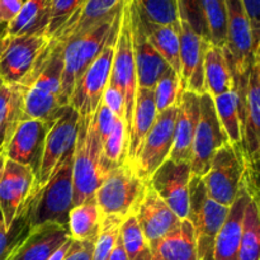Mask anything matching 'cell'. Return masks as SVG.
I'll return each instance as SVG.
<instances>
[{"mask_svg": "<svg viewBox=\"0 0 260 260\" xmlns=\"http://www.w3.org/2000/svg\"><path fill=\"white\" fill-rule=\"evenodd\" d=\"M135 217H136L151 250L162 238L172 233L180 222L179 217L155 193L149 183H147L144 196L137 206Z\"/></svg>", "mask_w": 260, "mask_h": 260, "instance_id": "obj_19", "label": "cell"}, {"mask_svg": "<svg viewBox=\"0 0 260 260\" xmlns=\"http://www.w3.org/2000/svg\"><path fill=\"white\" fill-rule=\"evenodd\" d=\"M71 240H73L71 238L69 239V240H66L65 243H63L62 245H61L60 248L57 249V250L53 251L52 255H51L47 260H63V258H65V255H66V253H68L69 248H70V245H71Z\"/></svg>", "mask_w": 260, "mask_h": 260, "instance_id": "obj_49", "label": "cell"}, {"mask_svg": "<svg viewBox=\"0 0 260 260\" xmlns=\"http://www.w3.org/2000/svg\"><path fill=\"white\" fill-rule=\"evenodd\" d=\"M190 179L192 170L189 162H175L167 159L155 170L147 183L179 220H185L189 212Z\"/></svg>", "mask_w": 260, "mask_h": 260, "instance_id": "obj_16", "label": "cell"}, {"mask_svg": "<svg viewBox=\"0 0 260 260\" xmlns=\"http://www.w3.org/2000/svg\"><path fill=\"white\" fill-rule=\"evenodd\" d=\"M177 112L178 106H174L157 113L151 129L142 142L136 160L129 167L145 182H149L155 170L169 157L174 141Z\"/></svg>", "mask_w": 260, "mask_h": 260, "instance_id": "obj_14", "label": "cell"}, {"mask_svg": "<svg viewBox=\"0 0 260 260\" xmlns=\"http://www.w3.org/2000/svg\"><path fill=\"white\" fill-rule=\"evenodd\" d=\"M203 15L211 45L226 48L228 38V12L225 0H202Z\"/></svg>", "mask_w": 260, "mask_h": 260, "instance_id": "obj_34", "label": "cell"}, {"mask_svg": "<svg viewBox=\"0 0 260 260\" xmlns=\"http://www.w3.org/2000/svg\"><path fill=\"white\" fill-rule=\"evenodd\" d=\"M101 210L95 198L85 201L75 206L69 212L68 230L74 240H89L96 239L102 226Z\"/></svg>", "mask_w": 260, "mask_h": 260, "instance_id": "obj_32", "label": "cell"}, {"mask_svg": "<svg viewBox=\"0 0 260 260\" xmlns=\"http://www.w3.org/2000/svg\"><path fill=\"white\" fill-rule=\"evenodd\" d=\"M48 124L38 119H23L9 140L4 155L8 159L30 168L37 175Z\"/></svg>", "mask_w": 260, "mask_h": 260, "instance_id": "obj_20", "label": "cell"}, {"mask_svg": "<svg viewBox=\"0 0 260 260\" xmlns=\"http://www.w3.org/2000/svg\"><path fill=\"white\" fill-rule=\"evenodd\" d=\"M246 168L241 147L230 142L222 145L213 154L210 168L202 177L208 197L218 205L230 207L240 189Z\"/></svg>", "mask_w": 260, "mask_h": 260, "instance_id": "obj_8", "label": "cell"}, {"mask_svg": "<svg viewBox=\"0 0 260 260\" xmlns=\"http://www.w3.org/2000/svg\"><path fill=\"white\" fill-rule=\"evenodd\" d=\"M205 90L212 98L228 93L235 86V79L226 56L225 48L210 45L205 55L203 65Z\"/></svg>", "mask_w": 260, "mask_h": 260, "instance_id": "obj_29", "label": "cell"}, {"mask_svg": "<svg viewBox=\"0 0 260 260\" xmlns=\"http://www.w3.org/2000/svg\"><path fill=\"white\" fill-rule=\"evenodd\" d=\"M122 245L128 260H152V253L135 215L123 220L119 230Z\"/></svg>", "mask_w": 260, "mask_h": 260, "instance_id": "obj_35", "label": "cell"}, {"mask_svg": "<svg viewBox=\"0 0 260 260\" xmlns=\"http://www.w3.org/2000/svg\"><path fill=\"white\" fill-rule=\"evenodd\" d=\"M51 38L47 35L7 36L0 46V79L5 85L24 88L47 56Z\"/></svg>", "mask_w": 260, "mask_h": 260, "instance_id": "obj_5", "label": "cell"}, {"mask_svg": "<svg viewBox=\"0 0 260 260\" xmlns=\"http://www.w3.org/2000/svg\"><path fill=\"white\" fill-rule=\"evenodd\" d=\"M139 12L150 22L162 25H179L177 0H135Z\"/></svg>", "mask_w": 260, "mask_h": 260, "instance_id": "obj_38", "label": "cell"}, {"mask_svg": "<svg viewBox=\"0 0 260 260\" xmlns=\"http://www.w3.org/2000/svg\"><path fill=\"white\" fill-rule=\"evenodd\" d=\"M179 24L180 94L185 90L197 94L206 93L203 65L206 51L211 43L197 35L185 22L180 20Z\"/></svg>", "mask_w": 260, "mask_h": 260, "instance_id": "obj_18", "label": "cell"}, {"mask_svg": "<svg viewBox=\"0 0 260 260\" xmlns=\"http://www.w3.org/2000/svg\"><path fill=\"white\" fill-rule=\"evenodd\" d=\"M23 86H0V155L4 154L18 124L23 121Z\"/></svg>", "mask_w": 260, "mask_h": 260, "instance_id": "obj_31", "label": "cell"}, {"mask_svg": "<svg viewBox=\"0 0 260 260\" xmlns=\"http://www.w3.org/2000/svg\"><path fill=\"white\" fill-rule=\"evenodd\" d=\"M180 96L182 94H180L179 76L169 68L160 76L154 88L155 107L157 113H161L170 107L178 106Z\"/></svg>", "mask_w": 260, "mask_h": 260, "instance_id": "obj_39", "label": "cell"}, {"mask_svg": "<svg viewBox=\"0 0 260 260\" xmlns=\"http://www.w3.org/2000/svg\"><path fill=\"white\" fill-rule=\"evenodd\" d=\"M152 260H156V259H154V258H152Z\"/></svg>", "mask_w": 260, "mask_h": 260, "instance_id": "obj_53", "label": "cell"}, {"mask_svg": "<svg viewBox=\"0 0 260 260\" xmlns=\"http://www.w3.org/2000/svg\"><path fill=\"white\" fill-rule=\"evenodd\" d=\"M73 155L74 149L28 202L27 213L32 229L45 223L68 228L69 212L73 208Z\"/></svg>", "mask_w": 260, "mask_h": 260, "instance_id": "obj_3", "label": "cell"}, {"mask_svg": "<svg viewBox=\"0 0 260 260\" xmlns=\"http://www.w3.org/2000/svg\"><path fill=\"white\" fill-rule=\"evenodd\" d=\"M0 220H2V216H0Z\"/></svg>", "mask_w": 260, "mask_h": 260, "instance_id": "obj_52", "label": "cell"}, {"mask_svg": "<svg viewBox=\"0 0 260 260\" xmlns=\"http://www.w3.org/2000/svg\"><path fill=\"white\" fill-rule=\"evenodd\" d=\"M62 45L51 40L50 50L41 68L24 86L23 119H38L50 126L65 108L61 101Z\"/></svg>", "mask_w": 260, "mask_h": 260, "instance_id": "obj_1", "label": "cell"}, {"mask_svg": "<svg viewBox=\"0 0 260 260\" xmlns=\"http://www.w3.org/2000/svg\"><path fill=\"white\" fill-rule=\"evenodd\" d=\"M229 142L215 109L213 98L208 93L200 94V118L196 127L190 157L193 177L202 178L210 168L213 154Z\"/></svg>", "mask_w": 260, "mask_h": 260, "instance_id": "obj_13", "label": "cell"}, {"mask_svg": "<svg viewBox=\"0 0 260 260\" xmlns=\"http://www.w3.org/2000/svg\"><path fill=\"white\" fill-rule=\"evenodd\" d=\"M129 28H131L132 52L136 66L137 88L154 89L160 76L169 69V65L159 55L145 35L140 23L137 8L134 0H127Z\"/></svg>", "mask_w": 260, "mask_h": 260, "instance_id": "obj_17", "label": "cell"}, {"mask_svg": "<svg viewBox=\"0 0 260 260\" xmlns=\"http://www.w3.org/2000/svg\"><path fill=\"white\" fill-rule=\"evenodd\" d=\"M51 0H24L17 17L7 25V36L47 35Z\"/></svg>", "mask_w": 260, "mask_h": 260, "instance_id": "obj_30", "label": "cell"}, {"mask_svg": "<svg viewBox=\"0 0 260 260\" xmlns=\"http://www.w3.org/2000/svg\"><path fill=\"white\" fill-rule=\"evenodd\" d=\"M83 3L84 0H51L50 24L47 30L48 37H55L56 33L78 12Z\"/></svg>", "mask_w": 260, "mask_h": 260, "instance_id": "obj_42", "label": "cell"}, {"mask_svg": "<svg viewBox=\"0 0 260 260\" xmlns=\"http://www.w3.org/2000/svg\"><path fill=\"white\" fill-rule=\"evenodd\" d=\"M5 28H7V25H0V46H2L3 36L5 35Z\"/></svg>", "mask_w": 260, "mask_h": 260, "instance_id": "obj_50", "label": "cell"}, {"mask_svg": "<svg viewBox=\"0 0 260 260\" xmlns=\"http://www.w3.org/2000/svg\"><path fill=\"white\" fill-rule=\"evenodd\" d=\"M241 4L250 20L255 46L260 47V0H241Z\"/></svg>", "mask_w": 260, "mask_h": 260, "instance_id": "obj_46", "label": "cell"}, {"mask_svg": "<svg viewBox=\"0 0 260 260\" xmlns=\"http://www.w3.org/2000/svg\"><path fill=\"white\" fill-rule=\"evenodd\" d=\"M118 28L119 23L112 32L108 42L106 43L98 57L89 65V68L84 71L83 75L74 85L73 93L69 99V106L73 107L81 118L93 116L101 104L102 96L109 83Z\"/></svg>", "mask_w": 260, "mask_h": 260, "instance_id": "obj_9", "label": "cell"}, {"mask_svg": "<svg viewBox=\"0 0 260 260\" xmlns=\"http://www.w3.org/2000/svg\"><path fill=\"white\" fill-rule=\"evenodd\" d=\"M147 182L142 180L126 162L109 170L94 194L102 216L126 218L135 215Z\"/></svg>", "mask_w": 260, "mask_h": 260, "instance_id": "obj_7", "label": "cell"}, {"mask_svg": "<svg viewBox=\"0 0 260 260\" xmlns=\"http://www.w3.org/2000/svg\"><path fill=\"white\" fill-rule=\"evenodd\" d=\"M123 218L117 216H104L102 218V226L94 243V250L91 260H108L113 246L119 236V230Z\"/></svg>", "mask_w": 260, "mask_h": 260, "instance_id": "obj_40", "label": "cell"}, {"mask_svg": "<svg viewBox=\"0 0 260 260\" xmlns=\"http://www.w3.org/2000/svg\"><path fill=\"white\" fill-rule=\"evenodd\" d=\"M249 200L244 208L239 260H260V212L258 183L244 177Z\"/></svg>", "mask_w": 260, "mask_h": 260, "instance_id": "obj_26", "label": "cell"}, {"mask_svg": "<svg viewBox=\"0 0 260 260\" xmlns=\"http://www.w3.org/2000/svg\"><path fill=\"white\" fill-rule=\"evenodd\" d=\"M109 83L113 84L121 91L122 95H123L124 123H126L127 139H128L129 126H131L132 114H134L135 102H136L137 76L136 66H135L134 60V52H132L131 28H129L127 2L124 4L123 9H122L118 35H117L116 46H114V55L113 61H112Z\"/></svg>", "mask_w": 260, "mask_h": 260, "instance_id": "obj_10", "label": "cell"}, {"mask_svg": "<svg viewBox=\"0 0 260 260\" xmlns=\"http://www.w3.org/2000/svg\"><path fill=\"white\" fill-rule=\"evenodd\" d=\"M79 123H80V116L78 112L73 107L66 106L57 118L48 126L40 168L36 175V183H37L36 189L42 187L50 179L61 160L74 149L78 136Z\"/></svg>", "mask_w": 260, "mask_h": 260, "instance_id": "obj_12", "label": "cell"}, {"mask_svg": "<svg viewBox=\"0 0 260 260\" xmlns=\"http://www.w3.org/2000/svg\"><path fill=\"white\" fill-rule=\"evenodd\" d=\"M94 243H95V239H89V240H74L73 239L63 260H91Z\"/></svg>", "mask_w": 260, "mask_h": 260, "instance_id": "obj_45", "label": "cell"}, {"mask_svg": "<svg viewBox=\"0 0 260 260\" xmlns=\"http://www.w3.org/2000/svg\"><path fill=\"white\" fill-rule=\"evenodd\" d=\"M124 7V5H123ZM123 9V8H122ZM122 9L117 14L107 18L86 33L70 38L62 45V80H61V101L69 106V99L73 93L76 80L98 57L108 42L112 32L121 19Z\"/></svg>", "mask_w": 260, "mask_h": 260, "instance_id": "obj_4", "label": "cell"}, {"mask_svg": "<svg viewBox=\"0 0 260 260\" xmlns=\"http://www.w3.org/2000/svg\"><path fill=\"white\" fill-rule=\"evenodd\" d=\"M200 118V94L185 90L178 103L174 124V141L168 159L175 162H189L196 127Z\"/></svg>", "mask_w": 260, "mask_h": 260, "instance_id": "obj_21", "label": "cell"}, {"mask_svg": "<svg viewBox=\"0 0 260 260\" xmlns=\"http://www.w3.org/2000/svg\"><path fill=\"white\" fill-rule=\"evenodd\" d=\"M229 208L218 205L207 196L202 178L193 177L189 184V212L188 220L194 231L198 260H215V241L222 228Z\"/></svg>", "mask_w": 260, "mask_h": 260, "instance_id": "obj_6", "label": "cell"}, {"mask_svg": "<svg viewBox=\"0 0 260 260\" xmlns=\"http://www.w3.org/2000/svg\"><path fill=\"white\" fill-rule=\"evenodd\" d=\"M248 200L249 189L243 178L238 196L229 208L228 217L216 238L215 253H213L215 260H239L244 208Z\"/></svg>", "mask_w": 260, "mask_h": 260, "instance_id": "obj_22", "label": "cell"}, {"mask_svg": "<svg viewBox=\"0 0 260 260\" xmlns=\"http://www.w3.org/2000/svg\"><path fill=\"white\" fill-rule=\"evenodd\" d=\"M127 128L123 119H117L113 129L102 144L104 162L109 169L126 162L127 155Z\"/></svg>", "mask_w": 260, "mask_h": 260, "instance_id": "obj_37", "label": "cell"}, {"mask_svg": "<svg viewBox=\"0 0 260 260\" xmlns=\"http://www.w3.org/2000/svg\"><path fill=\"white\" fill-rule=\"evenodd\" d=\"M157 111L155 107L154 89H139L136 93L134 114H132L131 126L128 131V141H127L126 164L131 167L139 155L145 137L151 129Z\"/></svg>", "mask_w": 260, "mask_h": 260, "instance_id": "obj_25", "label": "cell"}, {"mask_svg": "<svg viewBox=\"0 0 260 260\" xmlns=\"http://www.w3.org/2000/svg\"><path fill=\"white\" fill-rule=\"evenodd\" d=\"M240 95V118L244 157L248 168L258 172L260 156V56L255 58Z\"/></svg>", "mask_w": 260, "mask_h": 260, "instance_id": "obj_15", "label": "cell"}, {"mask_svg": "<svg viewBox=\"0 0 260 260\" xmlns=\"http://www.w3.org/2000/svg\"><path fill=\"white\" fill-rule=\"evenodd\" d=\"M70 239L68 228L57 223H45L29 231L9 260H47L66 240Z\"/></svg>", "mask_w": 260, "mask_h": 260, "instance_id": "obj_24", "label": "cell"}, {"mask_svg": "<svg viewBox=\"0 0 260 260\" xmlns=\"http://www.w3.org/2000/svg\"><path fill=\"white\" fill-rule=\"evenodd\" d=\"M37 188L30 168L0 155V216L5 228L27 207Z\"/></svg>", "mask_w": 260, "mask_h": 260, "instance_id": "obj_11", "label": "cell"}, {"mask_svg": "<svg viewBox=\"0 0 260 260\" xmlns=\"http://www.w3.org/2000/svg\"><path fill=\"white\" fill-rule=\"evenodd\" d=\"M108 260H128L127 259L126 253H124L123 245H122V241H121V238H119V236H118V239H117L116 244H114L113 250H112L111 256H109Z\"/></svg>", "mask_w": 260, "mask_h": 260, "instance_id": "obj_48", "label": "cell"}, {"mask_svg": "<svg viewBox=\"0 0 260 260\" xmlns=\"http://www.w3.org/2000/svg\"><path fill=\"white\" fill-rule=\"evenodd\" d=\"M156 260H198L194 231L188 218L162 238L151 250Z\"/></svg>", "mask_w": 260, "mask_h": 260, "instance_id": "obj_28", "label": "cell"}, {"mask_svg": "<svg viewBox=\"0 0 260 260\" xmlns=\"http://www.w3.org/2000/svg\"><path fill=\"white\" fill-rule=\"evenodd\" d=\"M135 2V0H134ZM136 4V3H135ZM137 8V7H136ZM140 23L146 35L147 40L151 42L155 50L159 52V55L164 58L165 62L169 65V68L180 76V40H179V25H162L156 23L150 22L149 19L144 17L137 9ZM180 23V22H179ZM180 80V79H179Z\"/></svg>", "mask_w": 260, "mask_h": 260, "instance_id": "obj_27", "label": "cell"}, {"mask_svg": "<svg viewBox=\"0 0 260 260\" xmlns=\"http://www.w3.org/2000/svg\"><path fill=\"white\" fill-rule=\"evenodd\" d=\"M179 20L185 22L197 35L208 41L202 0H177ZM210 42V41H208Z\"/></svg>", "mask_w": 260, "mask_h": 260, "instance_id": "obj_41", "label": "cell"}, {"mask_svg": "<svg viewBox=\"0 0 260 260\" xmlns=\"http://www.w3.org/2000/svg\"><path fill=\"white\" fill-rule=\"evenodd\" d=\"M126 2L127 0H84L78 12L51 40L65 42L70 38L86 33L107 18L117 14Z\"/></svg>", "mask_w": 260, "mask_h": 260, "instance_id": "obj_23", "label": "cell"}, {"mask_svg": "<svg viewBox=\"0 0 260 260\" xmlns=\"http://www.w3.org/2000/svg\"><path fill=\"white\" fill-rule=\"evenodd\" d=\"M117 119L118 118L109 111L108 107H107L103 102H101V104H99L98 108H96L95 113L93 114V122L102 144H103L104 140H106L107 137H108V135L112 132Z\"/></svg>", "mask_w": 260, "mask_h": 260, "instance_id": "obj_43", "label": "cell"}, {"mask_svg": "<svg viewBox=\"0 0 260 260\" xmlns=\"http://www.w3.org/2000/svg\"><path fill=\"white\" fill-rule=\"evenodd\" d=\"M3 85V81H2V79H0V86Z\"/></svg>", "mask_w": 260, "mask_h": 260, "instance_id": "obj_51", "label": "cell"}, {"mask_svg": "<svg viewBox=\"0 0 260 260\" xmlns=\"http://www.w3.org/2000/svg\"><path fill=\"white\" fill-rule=\"evenodd\" d=\"M24 0H0V25H8L22 9Z\"/></svg>", "mask_w": 260, "mask_h": 260, "instance_id": "obj_47", "label": "cell"}, {"mask_svg": "<svg viewBox=\"0 0 260 260\" xmlns=\"http://www.w3.org/2000/svg\"><path fill=\"white\" fill-rule=\"evenodd\" d=\"M32 230L27 207L14 218L9 228L0 220V260H9Z\"/></svg>", "mask_w": 260, "mask_h": 260, "instance_id": "obj_36", "label": "cell"}, {"mask_svg": "<svg viewBox=\"0 0 260 260\" xmlns=\"http://www.w3.org/2000/svg\"><path fill=\"white\" fill-rule=\"evenodd\" d=\"M102 102L108 107L109 111L117 117L124 121V99L121 91L113 85V84L108 83L106 90H104L103 96H102Z\"/></svg>", "mask_w": 260, "mask_h": 260, "instance_id": "obj_44", "label": "cell"}, {"mask_svg": "<svg viewBox=\"0 0 260 260\" xmlns=\"http://www.w3.org/2000/svg\"><path fill=\"white\" fill-rule=\"evenodd\" d=\"M213 103L229 142L234 146L241 147L243 131L240 118V95L238 89L234 86L228 93L215 96Z\"/></svg>", "mask_w": 260, "mask_h": 260, "instance_id": "obj_33", "label": "cell"}, {"mask_svg": "<svg viewBox=\"0 0 260 260\" xmlns=\"http://www.w3.org/2000/svg\"><path fill=\"white\" fill-rule=\"evenodd\" d=\"M109 170L93 116L80 117L73 155V207L94 197Z\"/></svg>", "mask_w": 260, "mask_h": 260, "instance_id": "obj_2", "label": "cell"}]
</instances>
